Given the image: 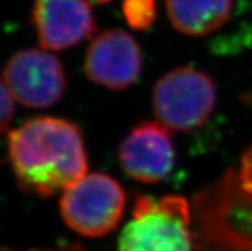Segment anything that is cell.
<instances>
[{
  "label": "cell",
  "instance_id": "cell-13",
  "mask_svg": "<svg viewBox=\"0 0 252 251\" xmlns=\"http://www.w3.org/2000/svg\"><path fill=\"white\" fill-rule=\"evenodd\" d=\"M238 178H240L243 187L252 194V145L245 151L242 159H241Z\"/></svg>",
  "mask_w": 252,
  "mask_h": 251
},
{
  "label": "cell",
  "instance_id": "cell-9",
  "mask_svg": "<svg viewBox=\"0 0 252 251\" xmlns=\"http://www.w3.org/2000/svg\"><path fill=\"white\" fill-rule=\"evenodd\" d=\"M32 22L45 50L69 49L95 32V16L87 0H35Z\"/></svg>",
  "mask_w": 252,
  "mask_h": 251
},
{
  "label": "cell",
  "instance_id": "cell-4",
  "mask_svg": "<svg viewBox=\"0 0 252 251\" xmlns=\"http://www.w3.org/2000/svg\"><path fill=\"white\" fill-rule=\"evenodd\" d=\"M217 105V86L206 72L177 67L157 81L154 113L166 128L189 132L208 121Z\"/></svg>",
  "mask_w": 252,
  "mask_h": 251
},
{
  "label": "cell",
  "instance_id": "cell-11",
  "mask_svg": "<svg viewBox=\"0 0 252 251\" xmlns=\"http://www.w3.org/2000/svg\"><path fill=\"white\" fill-rule=\"evenodd\" d=\"M122 12L132 29L147 30L157 18V0H123Z\"/></svg>",
  "mask_w": 252,
  "mask_h": 251
},
{
  "label": "cell",
  "instance_id": "cell-7",
  "mask_svg": "<svg viewBox=\"0 0 252 251\" xmlns=\"http://www.w3.org/2000/svg\"><path fill=\"white\" fill-rule=\"evenodd\" d=\"M142 67L140 45L123 30L97 34L85 57V72L90 80L114 91L126 90L137 82Z\"/></svg>",
  "mask_w": 252,
  "mask_h": 251
},
{
  "label": "cell",
  "instance_id": "cell-1",
  "mask_svg": "<svg viewBox=\"0 0 252 251\" xmlns=\"http://www.w3.org/2000/svg\"><path fill=\"white\" fill-rule=\"evenodd\" d=\"M8 158L19 188L40 197L63 194L89 168L80 127L57 117L32 118L10 131Z\"/></svg>",
  "mask_w": 252,
  "mask_h": 251
},
{
  "label": "cell",
  "instance_id": "cell-5",
  "mask_svg": "<svg viewBox=\"0 0 252 251\" xmlns=\"http://www.w3.org/2000/svg\"><path fill=\"white\" fill-rule=\"evenodd\" d=\"M125 188L104 173L86 175L62 194L61 214L68 227L85 237H101L112 231L126 210Z\"/></svg>",
  "mask_w": 252,
  "mask_h": 251
},
{
  "label": "cell",
  "instance_id": "cell-8",
  "mask_svg": "<svg viewBox=\"0 0 252 251\" xmlns=\"http://www.w3.org/2000/svg\"><path fill=\"white\" fill-rule=\"evenodd\" d=\"M118 159L128 176L144 183L169 177L176 166L173 137L160 122H140L119 145Z\"/></svg>",
  "mask_w": 252,
  "mask_h": 251
},
{
  "label": "cell",
  "instance_id": "cell-6",
  "mask_svg": "<svg viewBox=\"0 0 252 251\" xmlns=\"http://www.w3.org/2000/svg\"><path fill=\"white\" fill-rule=\"evenodd\" d=\"M3 81L17 102L33 109L53 107L67 89L61 61L38 49L14 53L4 66Z\"/></svg>",
  "mask_w": 252,
  "mask_h": 251
},
{
  "label": "cell",
  "instance_id": "cell-2",
  "mask_svg": "<svg viewBox=\"0 0 252 251\" xmlns=\"http://www.w3.org/2000/svg\"><path fill=\"white\" fill-rule=\"evenodd\" d=\"M195 246L202 251H252V194L229 169L192 199Z\"/></svg>",
  "mask_w": 252,
  "mask_h": 251
},
{
  "label": "cell",
  "instance_id": "cell-10",
  "mask_svg": "<svg viewBox=\"0 0 252 251\" xmlns=\"http://www.w3.org/2000/svg\"><path fill=\"white\" fill-rule=\"evenodd\" d=\"M165 8L177 31L202 37L227 23L232 14L233 0H165Z\"/></svg>",
  "mask_w": 252,
  "mask_h": 251
},
{
  "label": "cell",
  "instance_id": "cell-3",
  "mask_svg": "<svg viewBox=\"0 0 252 251\" xmlns=\"http://www.w3.org/2000/svg\"><path fill=\"white\" fill-rule=\"evenodd\" d=\"M195 246L191 204L178 195L137 196L118 251H192Z\"/></svg>",
  "mask_w": 252,
  "mask_h": 251
},
{
  "label": "cell",
  "instance_id": "cell-12",
  "mask_svg": "<svg viewBox=\"0 0 252 251\" xmlns=\"http://www.w3.org/2000/svg\"><path fill=\"white\" fill-rule=\"evenodd\" d=\"M14 115L13 96L4 81L0 80V135L5 132Z\"/></svg>",
  "mask_w": 252,
  "mask_h": 251
},
{
  "label": "cell",
  "instance_id": "cell-14",
  "mask_svg": "<svg viewBox=\"0 0 252 251\" xmlns=\"http://www.w3.org/2000/svg\"><path fill=\"white\" fill-rule=\"evenodd\" d=\"M80 249L77 248V246H73V248H68V250L65 251H78ZM3 251H19V250H14V249H4ZM27 251H51V250H37V249H35V250H27Z\"/></svg>",
  "mask_w": 252,
  "mask_h": 251
},
{
  "label": "cell",
  "instance_id": "cell-15",
  "mask_svg": "<svg viewBox=\"0 0 252 251\" xmlns=\"http://www.w3.org/2000/svg\"><path fill=\"white\" fill-rule=\"evenodd\" d=\"M99 3H108V1H110V0H97Z\"/></svg>",
  "mask_w": 252,
  "mask_h": 251
}]
</instances>
